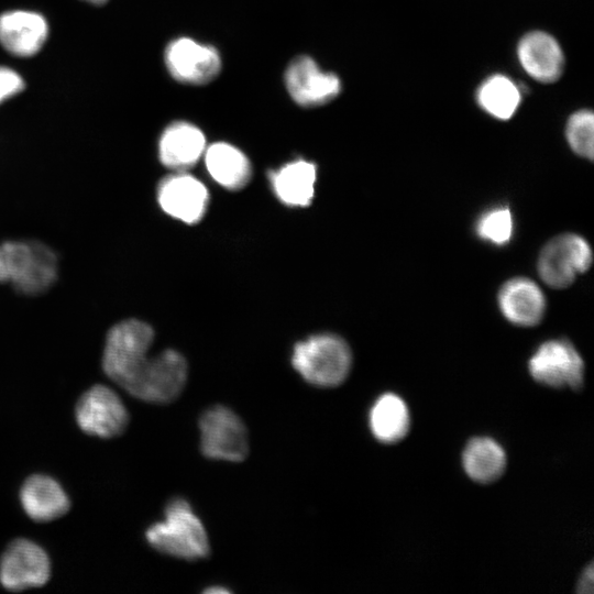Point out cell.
<instances>
[{"label": "cell", "mask_w": 594, "mask_h": 594, "mask_svg": "<svg viewBox=\"0 0 594 594\" xmlns=\"http://www.w3.org/2000/svg\"><path fill=\"white\" fill-rule=\"evenodd\" d=\"M594 573H593V565L590 564L584 573L582 574L580 581H579V587L578 592L581 594H592L593 593V584H594Z\"/></svg>", "instance_id": "4316f807"}, {"label": "cell", "mask_w": 594, "mask_h": 594, "mask_svg": "<svg viewBox=\"0 0 594 594\" xmlns=\"http://www.w3.org/2000/svg\"><path fill=\"white\" fill-rule=\"evenodd\" d=\"M521 91L518 86L507 76L495 74L487 77L476 91V101L481 109L490 116L508 120L517 111Z\"/></svg>", "instance_id": "603a6c76"}, {"label": "cell", "mask_w": 594, "mask_h": 594, "mask_svg": "<svg viewBox=\"0 0 594 594\" xmlns=\"http://www.w3.org/2000/svg\"><path fill=\"white\" fill-rule=\"evenodd\" d=\"M165 518L147 528L145 537L155 550L183 560H198L210 552L207 531L183 498L170 501L165 508Z\"/></svg>", "instance_id": "7a4b0ae2"}, {"label": "cell", "mask_w": 594, "mask_h": 594, "mask_svg": "<svg viewBox=\"0 0 594 594\" xmlns=\"http://www.w3.org/2000/svg\"><path fill=\"white\" fill-rule=\"evenodd\" d=\"M517 57L524 70L540 82H554L562 75L564 55L561 46L543 31L525 34L517 45Z\"/></svg>", "instance_id": "5bb4252c"}, {"label": "cell", "mask_w": 594, "mask_h": 594, "mask_svg": "<svg viewBox=\"0 0 594 594\" xmlns=\"http://www.w3.org/2000/svg\"><path fill=\"white\" fill-rule=\"evenodd\" d=\"M205 163L210 176L221 186L229 189H240L251 177L249 158L235 146L217 142L205 153Z\"/></svg>", "instance_id": "ffe728a7"}, {"label": "cell", "mask_w": 594, "mask_h": 594, "mask_svg": "<svg viewBox=\"0 0 594 594\" xmlns=\"http://www.w3.org/2000/svg\"><path fill=\"white\" fill-rule=\"evenodd\" d=\"M476 234L495 245L508 243L514 232V221L508 207H494L483 212L475 224Z\"/></svg>", "instance_id": "cb8c5ba5"}, {"label": "cell", "mask_w": 594, "mask_h": 594, "mask_svg": "<svg viewBox=\"0 0 594 594\" xmlns=\"http://www.w3.org/2000/svg\"><path fill=\"white\" fill-rule=\"evenodd\" d=\"M206 148L204 133L186 121H175L163 131L158 141L161 163L174 169L194 165Z\"/></svg>", "instance_id": "ac0fdd59"}, {"label": "cell", "mask_w": 594, "mask_h": 594, "mask_svg": "<svg viewBox=\"0 0 594 594\" xmlns=\"http://www.w3.org/2000/svg\"><path fill=\"white\" fill-rule=\"evenodd\" d=\"M498 305L507 320L518 326L530 327L541 320L546 300L535 282L517 277L503 285L498 293Z\"/></svg>", "instance_id": "e0dca14e"}, {"label": "cell", "mask_w": 594, "mask_h": 594, "mask_svg": "<svg viewBox=\"0 0 594 594\" xmlns=\"http://www.w3.org/2000/svg\"><path fill=\"white\" fill-rule=\"evenodd\" d=\"M592 250L580 235L566 233L548 242L538 260V272L551 287L569 286L578 274L587 271L592 264Z\"/></svg>", "instance_id": "ba28073f"}, {"label": "cell", "mask_w": 594, "mask_h": 594, "mask_svg": "<svg viewBox=\"0 0 594 594\" xmlns=\"http://www.w3.org/2000/svg\"><path fill=\"white\" fill-rule=\"evenodd\" d=\"M187 373L185 358L176 350L167 349L153 358L147 356L123 389L143 402L167 404L182 394Z\"/></svg>", "instance_id": "5b68a950"}, {"label": "cell", "mask_w": 594, "mask_h": 594, "mask_svg": "<svg viewBox=\"0 0 594 594\" xmlns=\"http://www.w3.org/2000/svg\"><path fill=\"white\" fill-rule=\"evenodd\" d=\"M47 33V23L38 13L16 10L0 15V43L13 55L28 57L36 54Z\"/></svg>", "instance_id": "9a60e30c"}, {"label": "cell", "mask_w": 594, "mask_h": 594, "mask_svg": "<svg viewBox=\"0 0 594 594\" xmlns=\"http://www.w3.org/2000/svg\"><path fill=\"white\" fill-rule=\"evenodd\" d=\"M154 330L145 321L130 318L114 323L107 332L102 352L105 374L122 388L148 356Z\"/></svg>", "instance_id": "277c9868"}, {"label": "cell", "mask_w": 594, "mask_h": 594, "mask_svg": "<svg viewBox=\"0 0 594 594\" xmlns=\"http://www.w3.org/2000/svg\"><path fill=\"white\" fill-rule=\"evenodd\" d=\"M208 190L188 174L164 178L157 188V201L164 212L186 223L199 221L208 205Z\"/></svg>", "instance_id": "4fadbf2b"}, {"label": "cell", "mask_w": 594, "mask_h": 594, "mask_svg": "<svg viewBox=\"0 0 594 594\" xmlns=\"http://www.w3.org/2000/svg\"><path fill=\"white\" fill-rule=\"evenodd\" d=\"M20 501L25 514L38 522L57 519L70 507L68 496L58 482L43 474L25 480L20 491Z\"/></svg>", "instance_id": "2e32d148"}, {"label": "cell", "mask_w": 594, "mask_h": 594, "mask_svg": "<svg viewBox=\"0 0 594 594\" xmlns=\"http://www.w3.org/2000/svg\"><path fill=\"white\" fill-rule=\"evenodd\" d=\"M164 61L170 76L186 85H207L217 78L222 67L216 47L184 36L169 42Z\"/></svg>", "instance_id": "9c48e42d"}, {"label": "cell", "mask_w": 594, "mask_h": 594, "mask_svg": "<svg viewBox=\"0 0 594 594\" xmlns=\"http://www.w3.org/2000/svg\"><path fill=\"white\" fill-rule=\"evenodd\" d=\"M51 575L46 552L28 539L9 543L0 560V583L9 591L43 586Z\"/></svg>", "instance_id": "8fae6325"}, {"label": "cell", "mask_w": 594, "mask_h": 594, "mask_svg": "<svg viewBox=\"0 0 594 594\" xmlns=\"http://www.w3.org/2000/svg\"><path fill=\"white\" fill-rule=\"evenodd\" d=\"M528 367L534 380L547 386L579 389L583 385L584 362L566 340L542 343L530 358Z\"/></svg>", "instance_id": "30bf717a"}, {"label": "cell", "mask_w": 594, "mask_h": 594, "mask_svg": "<svg viewBox=\"0 0 594 594\" xmlns=\"http://www.w3.org/2000/svg\"><path fill=\"white\" fill-rule=\"evenodd\" d=\"M23 79L14 70L0 67V102L21 91Z\"/></svg>", "instance_id": "484cf974"}, {"label": "cell", "mask_w": 594, "mask_h": 594, "mask_svg": "<svg viewBox=\"0 0 594 594\" xmlns=\"http://www.w3.org/2000/svg\"><path fill=\"white\" fill-rule=\"evenodd\" d=\"M316 166L305 160L293 161L270 174L276 196L288 206H307L315 194Z\"/></svg>", "instance_id": "d6986e66"}, {"label": "cell", "mask_w": 594, "mask_h": 594, "mask_svg": "<svg viewBox=\"0 0 594 594\" xmlns=\"http://www.w3.org/2000/svg\"><path fill=\"white\" fill-rule=\"evenodd\" d=\"M463 468L475 482L491 483L496 481L506 466V454L503 448L491 438H474L463 451Z\"/></svg>", "instance_id": "7402d4cb"}, {"label": "cell", "mask_w": 594, "mask_h": 594, "mask_svg": "<svg viewBox=\"0 0 594 594\" xmlns=\"http://www.w3.org/2000/svg\"><path fill=\"white\" fill-rule=\"evenodd\" d=\"M75 415L84 432L99 438L120 436L129 422V414L121 398L101 384L91 386L79 397Z\"/></svg>", "instance_id": "52a82bcc"}, {"label": "cell", "mask_w": 594, "mask_h": 594, "mask_svg": "<svg viewBox=\"0 0 594 594\" xmlns=\"http://www.w3.org/2000/svg\"><path fill=\"white\" fill-rule=\"evenodd\" d=\"M200 448L210 459L241 462L249 453L246 428L230 408L213 406L199 419Z\"/></svg>", "instance_id": "8992f818"}, {"label": "cell", "mask_w": 594, "mask_h": 594, "mask_svg": "<svg viewBox=\"0 0 594 594\" xmlns=\"http://www.w3.org/2000/svg\"><path fill=\"white\" fill-rule=\"evenodd\" d=\"M87 2H90V3H94V4H102L105 3L107 0H85Z\"/></svg>", "instance_id": "f1b7e54d"}, {"label": "cell", "mask_w": 594, "mask_h": 594, "mask_svg": "<svg viewBox=\"0 0 594 594\" xmlns=\"http://www.w3.org/2000/svg\"><path fill=\"white\" fill-rule=\"evenodd\" d=\"M285 85L293 100L305 108L320 107L341 92L340 78L323 72L310 56L294 58L285 72Z\"/></svg>", "instance_id": "7c38bea8"}, {"label": "cell", "mask_w": 594, "mask_h": 594, "mask_svg": "<svg viewBox=\"0 0 594 594\" xmlns=\"http://www.w3.org/2000/svg\"><path fill=\"white\" fill-rule=\"evenodd\" d=\"M352 362L349 345L333 334H317L298 342L292 364L309 384L334 387L346 378Z\"/></svg>", "instance_id": "3957f363"}, {"label": "cell", "mask_w": 594, "mask_h": 594, "mask_svg": "<svg viewBox=\"0 0 594 594\" xmlns=\"http://www.w3.org/2000/svg\"><path fill=\"white\" fill-rule=\"evenodd\" d=\"M207 593H228V591L224 587H211L206 591Z\"/></svg>", "instance_id": "83f0119b"}, {"label": "cell", "mask_w": 594, "mask_h": 594, "mask_svg": "<svg viewBox=\"0 0 594 594\" xmlns=\"http://www.w3.org/2000/svg\"><path fill=\"white\" fill-rule=\"evenodd\" d=\"M58 257L38 240H7L0 243V284L24 296L42 295L57 280Z\"/></svg>", "instance_id": "6da1fadb"}, {"label": "cell", "mask_w": 594, "mask_h": 594, "mask_svg": "<svg viewBox=\"0 0 594 594\" xmlns=\"http://www.w3.org/2000/svg\"><path fill=\"white\" fill-rule=\"evenodd\" d=\"M370 428L383 443H395L408 432L410 416L405 402L395 394H384L370 411Z\"/></svg>", "instance_id": "44dd1931"}, {"label": "cell", "mask_w": 594, "mask_h": 594, "mask_svg": "<svg viewBox=\"0 0 594 594\" xmlns=\"http://www.w3.org/2000/svg\"><path fill=\"white\" fill-rule=\"evenodd\" d=\"M565 135L574 153L593 158L594 117L591 110L582 109L574 112L568 120Z\"/></svg>", "instance_id": "d4e9b609"}]
</instances>
